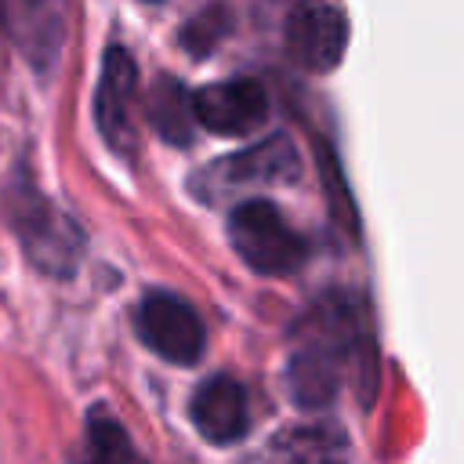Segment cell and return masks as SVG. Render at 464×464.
Listing matches in <instances>:
<instances>
[{"mask_svg": "<svg viewBox=\"0 0 464 464\" xmlns=\"http://www.w3.org/2000/svg\"><path fill=\"white\" fill-rule=\"evenodd\" d=\"M134 326H138V337L149 344V352H156L167 362L188 366L203 355L207 330H203L199 315L181 297H174L167 290H156L138 304Z\"/></svg>", "mask_w": 464, "mask_h": 464, "instance_id": "5b68a950", "label": "cell"}, {"mask_svg": "<svg viewBox=\"0 0 464 464\" xmlns=\"http://www.w3.org/2000/svg\"><path fill=\"white\" fill-rule=\"evenodd\" d=\"M11 221L29 261L47 276H72L83 257V228L36 188H18Z\"/></svg>", "mask_w": 464, "mask_h": 464, "instance_id": "3957f363", "label": "cell"}, {"mask_svg": "<svg viewBox=\"0 0 464 464\" xmlns=\"http://www.w3.org/2000/svg\"><path fill=\"white\" fill-rule=\"evenodd\" d=\"M134 94H138V65L130 51L109 47L102 62V80H98V98H94V116L102 138L130 156L138 149V123H134Z\"/></svg>", "mask_w": 464, "mask_h": 464, "instance_id": "ba28073f", "label": "cell"}, {"mask_svg": "<svg viewBox=\"0 0 464 464\" xmlns=\"http://www.w3.org/2000/svg\"><path fill=\"white\" fill-rule=\"evenodd\" d=\"M145 116L152 130L170 141V145H188L196 134V112H192V94L181 87L178 76H160L149 94H145Z\"/></svg>", "mask_w": 464, "mask_h": 464, "instance_id": "30bf717a", "label": "cell"}, {"mask_svg": "<svg viewBox=\"0 0 464 464\" xmlns=\"http://www.w3.org/2000/svg\"><path fill=\"white\" fill-rule=\"evenodd\" d=\"M192 112H196V123H203L207 130L225 138H243L265 123L268 94L254 76H228V80L203 83L192 94Z\"/></svg>", "mask_w": 464, "mask_h": 464, "instance_id": "52a82bcc", "label": "cell"}, {"mask_svg": "<svg viewBox=\"0 0 464 464\" xmlns=\"http://www.w3.org/2000/svg\"><path fill=\"white\" fill-rule=\"evenodd\" d=\"M301 174V156L297 145L286 134H272L250 149L228 152L214 163H207L196 181L192 192L203 203H218L228 196H243L246 188H272V185H294Z\"/></svg>", "mask_w": 464, "mask_h": 464, "instance_id": "7a4b0ae2", "label": "cell"}, {"mask_svg": "<svg viewBox=\"0 0 464 464\" xmlns=\"http://www.w3.org/2000/svg\"><path fill=\"white\" fill-rule=\"evenodd\" d=\"M362 344V304L355 294L334 290L319 297L294 326L290 362H286V388L297 406L323 410L344 377L352 355Z\"/></svg>", "mask_w": 464, "mask_h": 464, "instance_id": "6da1fadb", "label": "cell"}, {"mask_svg": "<svg viewBox=\"0 0 464 464\" xmlns=\"http://www.w3.org/2000/svg\"><path fill=\"white\" fill-rule=\"evenodd\" d=\"M283 40L290 58L308 72H330L348 47V14L334 4H297L286 14Z\"/></svg>", "mask_w": 464, "mask_h": 464, "instance_id": "8992f818", "label": "cell"}, {"mask_svg": "<svg viewBox=\"0 0 464 464\" xmlns=\"http://www.w3.org/2000/svg\"><path fill=\"white\" fill-rule=\"evenodd\" d=\"M228 29V11L225 7H207L199 11L192 22H185V33H181V44L192 51V54H207Z\"/></svg>", "mask_w": 464, "mask_h": 464, "instance_id": "4fadbf2b", "label": "cell"}, {"mask_svg": "<svg viewBox=\"0 0 464 464\" xmlns=\"http://www.w3.org/2000/svg\"><path fill=\"white\" fill-rule=\"evenodd\" d=\"M228 243L261 276H286L304 261V239L268 199H239L228 214Z\"/></svg>", "mask_w": 464, "mask_h": 464, "instance_id": "277c9868", "label": "cell"}, {"mask_svg": "<svg viewBox=\"0 0 464 464\" xmlns=\"http://www.w3.org/2000/svg\"><path fill=\"white\" fill-rule=\"evenodd\" d=\"M188 413H192V424L196 431L207 439V442H218V446H228L236 442L243 431H246V395H243V384L236 377H207L192 402H188Z\"/></svg>", "mask_w": 464, "mask_h": 464, "instance_id": "9c48e42d", "label": "cell"}, {"mask_svg": "<svg viewBox=\"0 0 464 464\" xmlns=\"http://www.w3.org/2000/svg\"><path fill=\"white\" fill-rule=\"evenodd\" d=\"M83 464H145L138 446L130 442L127 428L105 410L94 406L87 413V435H83Z\"/></svg>", "mask_w": 464, "mask_h": 464, "instance_id": "8fae6325", "label": "cell"}, {"mask_svg": "<svg viewBox=\"0 0 464 464\" xmlns=\"http://www.w3.org/2000/svg\"><path fill=\"white\" fill-rule=\"evenodd\" d=\"M290 464H341L344 460V442L341 431L334 428H304L290 431Z\"/></svg>", "mask_w": 464, "mask_h": 464, "instance_id": "7c38bea8", "label": "cell"}]
</instances>
